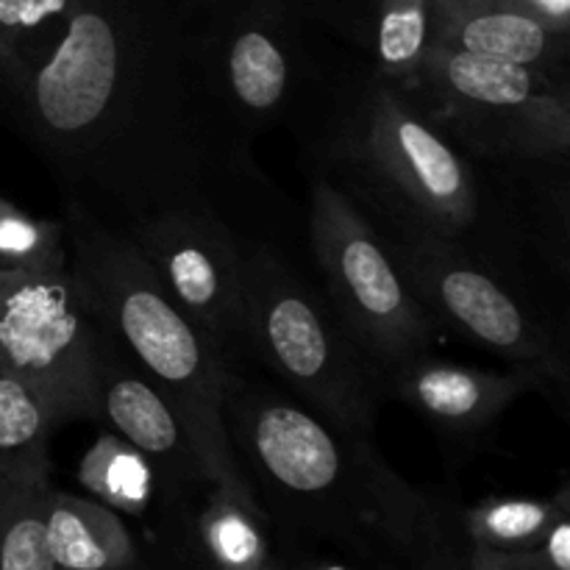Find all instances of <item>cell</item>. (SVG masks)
I'll list each match as a JSON object with an SVG mask.
<instances>
[{
	"label": "cell",
	"mask_w": 570,
	"mask_h": 570,
	"mask_svg": "<svg viewBox=\"0 0 570 570\" xmlns=\"http://www.w3.org/2000/svg\"><path fill=\"white\" fill-rule=\"evenodd\" d=\"M0 106L61 198L126 226L234 170L176 0H67L53 53Z\"/></svg>",
	"instance_id": "6da1fadb"
},
{
	"label": "cell",
	"mask_w": 570,
	"mask_h": 570,
	"mask_svg": "<svg viewBox=\"0 0 570 570\" xmlns=\"http://www.w3.org/2000/svg\"><path fill=\"white\" fill-rule=\"evenodd\" d=\"M293 122L312 173L348 195L376 232L443 239L532 282V262L482 167L362 59L326 65Z\"/></svg>",
	"instance_id": "7a4b0ae2"
},
{
	"label": "cell",
	"mask_w": 570,
	"mask_h": 570,
	"mask_svg": "<svg viewBox=\"0 0 570 570\" xmlns=\"http://www.w3.org/2000/svg\"><path fill=\"white\" fill-rule=\"evenodd\" d=\"M223 423L273 534L399 562L426 518L373 440L345 438L273 384L228 373Z\"/></svg>",
	"instance_id": "3957f363"
},
{
	"label": "cell",
	"mask_w": 570,
	"mask_h": 570,
	"mask_svg": "<svg viewBox=\"0 0 570 570\" xmlns=\"http://www.w3.org/2000/svg\"><path fill=\"white\" fill-rule=\"evenodd\" d=\"M61 223L67 265L89 315L170 401L212 482L256 501L223 423V393L232 367L178 309L126 228L72 198H61Z\"/></svg>",
	"instance_id": "277c9868"
},
{
	"label": "cell",
	"mask_w": 570,
	"mask_h": 570,
	"mask_svg": "<svg viewBox=\"0 0 570 570\" xmlns=\"http://www.w3.org/2000/svg\"><path fill=\"white\" fill-rule=\"evenodd\" d=\"M234 170L262 134L295 120L328 61L306 0H176Z\"/></svg>",
	"instance_id": "5b68a950"
},
{
	"label": "cell",
	"mask_w": 570,
	"mask_h": 570,
	"mask_svg": "<svg viewBox=\"0 0 570 570\" xmlns=\"http://www.w3.org/2000/svg\"><path fill=\"white\" fill-rule=\"evenodd\" d=\"M245 248L248 356L259 360L284 393L345 438L373 440L382 376L337 321L323 289L273 245Z\"/></svg>",
	"instance_id": "8992f818"
},
{
	"label": "cell",
	"mask_w": 570,
	"mask_h": 570,
	"mask_svg": "<svg viewBox=\"0 0 570 570\" xmlns=\"http://www.w3.org/2000/svg\"><path fill=\"white\" fill-rule=\"evenodd\" d=\"M399 89L468 159L570 161V76L426 45Z\"/></svg>",
	"instance_id": "52a82bcc"
},
{
	"label": "cell",
	"mask_w": 570,
	"mask_h": 570,
	"mask_svg": "<svg viewBox=\"0 0 570 570\" xmlns=\"http://www.w3.org/2000/svg\"><path fill=\"white\" fill-rule=\"evenodd\" d=\"M382 239L434 326L566 384V326L534 298L527 282L443 239L390 232Z\"/></svg>",
	"instance_id": "ba28073f"
},
{
	"label": "cell",
	"mask_w": 570,
	"mask_h": 570,
	"mask_svg": "<svg viewBox=\"0 0 570 570\" xmlns=\"http://www.w3.org/2000/svg\"><path fill=\"white\" fill-rule=\"evenodd\" d=\"M309 243L337 321L387 379L432 354L438 326L401 278L382 234L326 176L309 173Z\"/></svg>",
	"instance_id": "9c48e42d"
},
{
	"label": "cell",
	"mask_w": 570,
	"mask_h": 570,
	"mask_svg": "<svg viewBox=\"0 0 570 570\" xmlns=\"http://www.w3.org/2000/svg\"><path fill=\"white\" fill-rule=\"evenodd\" d=\"M100 328L72 278L59 271H0V362L28 384L56 429L100 421Z\"/></svg>",
	"instance_id": "30bf717a"
},
{
	"label": "cell",
	"mask_w": 570,
	"mask_h": 570,
	"mask_svg": "<svg viewBox=\"0 0 570 570\" xmlns=\"http://www.w3.org/2000/svg\"><path fill=\"white\" fill-rule=\"evenodd\" d=\"M126 234L161 278L178 309L234 371L248 356L243 239L209 198L126 223Z\"/></svg>",
	"instance_id": "8fae6325"
},
{
	"label": "cell",
	"mask_w": 570,
	"mask_h": 570,
	"mask_svg": "<svg viewBox=\"0 0 570 570\" xmlns=\"http://www.w3.org/2000/svg\"><path fill=\"white\" fill-rule=\"evenodd\" d=\"M98 406L100 421L148 460L156 479V501H176L215 484L170 401L104 328L98 351Z\"/></svg>",
	"instance_id": "7c38bea8"
},
{
	"label": "cell",
	"mask_w": 570,
	"mask_h": 570,
	"mask_svg": "<svg viewBox=\"0 0 570 570\" xmlns=\"http://www.w3.org/2000/svg\"><path fill=\"white\" fill-rule=\"evenodd\" d=\"M551 387L538 367L512 365L510 371L456 365L423 354L387 379V399H399L434 429L454 438L479 434L499 421L521 395Z\"/></svg>",
	"instance_id": "4fadbf2b"
},
{
	"label": "cell",
	"mask_w": 570,
	"mask_h": 570,
	"mask_svg": "<svg viewBox=\"0 0 570 570\" xmlns=\"http://www.w3.org/2000/svg\"><path fill=\"white\" fill-rule=\"evenodd\" d=\"M527 259L562 284L570 276V161H476Z\"/></svg>",
	"instance_id": "5bb4252c"
},
{
	"label": "cell",
	"mask_w": 570,
	"mask_h": 570,
	"mask_svg": "<svg viewBox=\"0 0 570 570\" xmlns=\"http://www.w3.org/2000/svg\"><path fill=\"white\" fill-rule=\"evenodd\" d=\"M426 45L532 67L549 76H570V33L554 31L507 3L479 9L429 6Z\"/></svg>",
	"instance_id": "9a60e30c"
},
{
	"label": "cell",
	"mask_w": 570,
	"mask_h": 570,
	"mask_svg": "<svg viewBox=\"0 0 570 570\" xmlns=\"http://www.w3.org/2000/svg\"><path fill=\"white\" fill-rule=\"evenodd\" d=\"M323 37L404 87L426 48V0H306Z\"/></svg>",
	"instance_id": "2e32d148"
},
{
	"label": "cell",
	"mask_w": 570,
	"mask_h": 570,
	"mask_svg": "<svg viewBox=\"0 0 570 570\" xmlns=\"http://www.w3.org/2000/svg\"><path fill=\"white\" fill-rule=\"evenodd\" d=\"M45 543L56 570H137L145 566L120 512L50 484L42 499Z\"/></svg>",
	"instance_id": "e0dca14e"
},
{
	"label": "cell",
	"mask_w": 570,
	"mask_h": 570,
	"mask_svg": "<svg viewBox=\"0 0 570 570\" xmlns=\"http://www.w3.org/2000/svg\"><path fill=\"white\" fill-rule=\"evenodd\" d=\"M53 432L39 395L14 373H0V493L48 488Z\"/></svg>",
	"instance_id": "ac0fdd59"
},
{
	"label": "cell",
	"mask_w": 570,
	"mask_h": 570,
	"mask_svg": "<svg viewBox=\"0 0 570 570\" xmlns=\"http://www.w3.org/2000/svg\"><path fill=\"white\" fill-rule=\"evenodd\" d=\"M78 482L89 499L131 518H148L156 479L148 460L115 432H100L78 460Z\"/></svg>",
	"instance_id": "d6986e66"
},
{
	"label": "cell",
	"mask_w": 570,
	"mask_h": 570,
	"mask_svg": "<svg viewBox=\"0 0 570 570\" xmlns=\"http://www.w3.org/2000/svg\"><path fill=\"white\" fill-rule=\"evenodd\" d=\"M570 515L568 488L554 499H490L462 507V527L479 551H529L543 543L554 523Z\"/></svg>",
	"instance_id": "ffe728a7"
},
{
	"label": "cell",
	"mask_w": 570,
	"mask_h": 570,
	"mask_svg": "<svg viewBox=\"0 0 570 570\" xmlns=\"http://www.w3.org/2000/svg\"><path fill=\"white\" fill-rule=\"evenodd\" d=\"M65 9L67 0H0V95L53 53Z\"/></svg>",
	"instance_id": "44dd1931"
},
{
	"label": "cell",
	"mask_w": 570,
	"mask_h": 570,
	"mask_svg": "<svg viewBox=\"0 0 570 570\" xmlns=\"http://www.w3.org/2000/svg\"><path fill=\"white\" fill-rule=\"evenodd\" d=\"M67 267L65 223L33 217L0 198V271L31 273Z\"/></svg>",
	"instance_id": "7402d4cb"
},
{
	"label": "cell",
	"mask_w": 570,
	"mask_h": 570,
	"mask_svg": "<svg viewBox=\"0 0 570 570\" xmlns=\"http://www.w3.org/2000/svg\"><path fill=\"white\" fill-rule=\"evenodd\" d=\"M401 570H476L473 543L462 527V507L451 501H429L426 518L415 540L399 560Z\"/></svg>",
	"instance_id": "603a6c76"
},
{
	"label": "cell",
	"mask_w": 570,
	"mask_h": 570,
	"mask_svg": "<svg viewBox=\"0 0 570 570\" xmlns=\"http://www.w3.org/2000/svg\"><path fill=\"white\" fill-rule=\"evenodd\" d=\"M476 570H570V515L560 518L549 538L529 551H479L473 549Z\"/></svg>",
	"instance_id": "cb8c5ba5"
},
{
	"label": "cell",
	"mask_w": 570,
	"mask_h": 570,
	"mask_svg": "<svg viewBox=\"0 0 570 570\" xmlns=\"http://www.w3.org/2000/svg\"><path fill=\"white\" fill-rule=\"evenodd\" d=\"M273 538H276L278 554L289 570H401L399 562L367 560V557L348 554V551L332 549V546L295 543V540H284L278 534Z\"/></svg>",
	"instance_id": "d4e9b609"
},
{
	"label": "cell",
	"mask_w": 570,
	"mask_h": 570,
	"mask_svg": "<svg viewBox=\"0 0 570 570\" xmlns=\"http://www.w3.org/2000/svg\"><path fill=\"white\" fill-rule=\"evenodd\" d=\"M154 551H156V570H289L287 562H284L282 554H278V549H276V557H273L271 562H265V566H250V568L220 566V562L209 560V557L200 554L198 549H193L181 534H176L167 527H159V523H154Z\"/></svg>",
	"instance_id": "484cf974"
},
{
	"label": "cell",
	"mask_w": 570,
	"mask_h": 570,
	"mask_svg": "<svg viewBox=\"0 0 570 570\" xmlns=\"http://www.w3.org/2000/svg\"><path fill=\"white\" fill-rule=\"evenodd\" d=\"M504 3L527 11L554 31L570 33V0H504Z\"/></svg>",
	"instance_id": "4316f807"
},
{
	"label": "cell",
	"mask_w": 570,
	"mask_h": 570,
	"mask_svg": "<svg viewBox=\"0 0 570 570\" xmlns=\"http://www.w3.org/2000/svg\"><path fill=\"white\" fill-rule=\"evenodd\" d=\"M429 6H445V9H479V6H495L504 0H426Z\"/></svg>",
	"instance_id": "83f0119b"
},
{
	"label": "cell",
	"mask_w": 570,
	"mask_h": 570,
	"mask_svg": "<svg viewBox=\"0 0 570 570\" xmlns=\"http://www.w3.org/2000/svg\"><path fill=\"white\" fill-rule=\"evenodd\" d=\"M137 570H150V568H148V562H145V566H139Z\"/></svg>",
	"instance_id": "f1b7e54d"
},
{
	"label": "cell",
	"mask_w": 570,
	"mask_h": 570,
	"mask_svg": "<svg viewBox=\"0 0 570 570\" xmlns=\"http://www.w3.org/2000/svg\"><path fill=\"white\" fill-rule=\"evenodd\" d=\"M0 373H3V362H0Z\"/></svg>",
	"instance_id": "f546056e"
}]
</instances>
